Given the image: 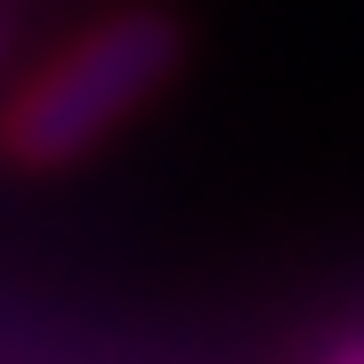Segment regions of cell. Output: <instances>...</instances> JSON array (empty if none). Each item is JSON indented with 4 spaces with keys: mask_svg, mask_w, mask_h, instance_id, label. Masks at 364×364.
<instances>
[{
    "mask_svg": "<svg viewBox=\"0 0 364 364\" xmlns=\"http://www.w3.org/2000/svg\"><path fill=\"white\" fill-rule=\"evenodd\" d=\"M332 364H364V340H348V348H340V356H332Z\"/></svg>",
    "mask_w": 364,
    "mask_h": 364,
    "instance_id": "2",
    "label": "cell"
},
{
    "mask_svg": "<svg viewBox=\"0 0 364 364\" xmlns=\"http://www.w3.org/2000/svg\"><path fill=\"white\" fill-rule=\"evenodd\" d=\"M178 57H186V33L170 25L162 9L97 16V25H81L49 65H33L16 81L9 114H0V146H9L16 162H33V170L97 154L130 114H146V105L162 97V81L178 73Z\"/></svg>",
    "mask_w": 364,
    "mask_h": 364,
    "instance_id": "1",
    "label": "cell"
}]
</instances>
